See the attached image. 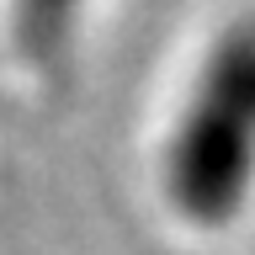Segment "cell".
I'll use <instances>...</instances> for the list:
<instances>
[{
  "label": "cell",
  "mask_w": 255,
  "mask_h": 255,
  "mask_svg": "<svg viewBox=\"0 0 255 255\" xmlns=\"http://www.w3.org/2000/svg\"><path fill=\"white\" fill-rule=\"evenodd\" d=\"M75 16H80V0H11L16 43L27 48L32 59H48V53L69 37Z\"/></svg>",
  "instance_id": "2"
},
{
  "label": "cell",
  "mask_w": 255,
  "mask_h": 255,
  "mask_svg": "<svg viewBox=\"0 0 255 255\" xmlns=\"http://www.w3.org/2000/svg\"><path fill=\"white\" fill-rule=\"evenodd\" d=\"M255 165V27L223 37L165 149V186L186 218H223Z\"/></svg>",
  "instance_id": "1"
}]
</instances>
